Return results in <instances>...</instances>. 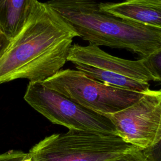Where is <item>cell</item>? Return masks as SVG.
<instances>
[{
  "label": "cell",
  "mask_w": 161,
  "mask_h": 161,
  "mask_svg": "<svg viewBox=\"0 0 161 161\" xmlns=\"http://www.w3.org/2000/svg\"><path fill=\"white\" fill-rule=\"evenodd\" d=\"M77 33L46 3L36 1L21 32L0 58V84L43 82L65 65Z\"/></svg>",
  "instance_id": "obj_1"
},
{
  "label": "cell",
  "mask_w": 161,
  "mask_h": 161,
  "mask_svg": "<svg viewBox=\"0 0 161 161\" xmlns=\"http://www.w3.org/2000/svg\"><path fill=\"white\" fill-rule=\"evenodd\" d=\"M77 36L97 47L126 49L144 58L161 47V30L116 17L88 0L46 2Z\"/></svg>",
  "instance_id": "obj_2"
},
{
  "label": "cell",
  "mask_w": 161,
  "mask_h": 161,
  "mask_svg": "<svg viewBox=\"0 0 161 161\" xmlns=\"http://www.w3.org/2000/svg\"><path fill=\"white\" fill-rule=\"evenodd\" d=\"M136 148L118 135L70 130L45 137L28 155L32 161H112Z\"/></svg>",
  "instance_id": "obj_3"
},
{
  "label": "cell",
  "mask_w": 161,
  "mask_h": 161,
  "mask_svg": "<svg viewBox=\"0 0 161 161\" xmlns=\"http://www.w3.org/2000/svg\"><path fill=\"white\" fill-rule=\"evenodd\" d=\"M67 60L92 79L130 91L144 93L150 89V81H157L143 58H121L94 45H72Z\"/></svg>",
  "instance_id": "obj_4"
},
{
  "label": "cell",
  "mask_w": 161,
  "mask_h": 161,
  "mask_svg": "<svg viewBox=\"0 0 161 161\" xmlns=\"http://www.w3.org/2000/svg\"><path fill=\"white\" fill-rule=\"evenodd\" d=\"M65 97L100 114L119 111L131 105L145 93L116 87L88 77L77 70H60L41 82Z\"/></svg>",
  "instance_id": "obj_5"
},
{
  "label": "cell",
  "mask_w": 161,
  "mask_h": 161,
  "mask_svg": "<svg viewBox=\"0 0 161 161\" xmlns=\"http://www.w3.org/2000/svg\"><path fill=\"white\" fill-rule=\"evenodd\" d=\"M24 99L52 123L65 126L69 130L117 135L109 118L82 107L40 82H29Z\"/></svg>",
  "instance_id": "obj_6"
},
{
  "label": "cell",
  "mask_w": 161,
  "mask_h": 161,
  "mask_svg": "<svg viewBox=\"0 0 161 161\" xmlns=\"http://www.w3.org/2000/svg\"><path fill=\"white\" fill-rule=\"evenodd\" d=\"M102 115L111 120L121 138L143 150L161 130V89H149L126 108Z\"/></svg>",
  "instance_id": "obj_7"
},
{
  "label": "cell",
  "mask_w": 161,
  "mask_h": 161,
  "mask_svg": "<svg viewBox=\"0 0 161 161\" xmlns=\"http://www.w3.org/2000/svg\"><path fill=\"white\" fill-rule=\"evenodd\" d=\"M99 5L116 17L161 30V0H128Z\"/></svg>",
  "instance_id": "obj_8"
},
{
  "label": "cell",
  "mask_w": 161,
  "mask_h": 161,
  "mask_svg": "<svg viewBox=\"0 0 161 161\" xmlns=\"http://www.w3.org/2000/svg\"><path fill=\"white\" fill-rule=\"evenodd\" d=\"M36 0H0V32L10 41L23 30Z\"/></svg>",
  "instance_id": "obj_9"
},
{
  "label": "cell",
  "mask_w": 161,
  "mask_h": 161,
  "mask_svg": "<svg viewBox=\"0 0 161 161\" xmlns=\"http://www.w3.org/2000/svg\"><path fill=\"white\" fill-rule=\"evenodd\" d=\"M143 60L147 67L157 79V81L161 82V47Z\"/></svg>",
  "instance_id": "obj_10"
},
{
  "label": "cell",
  "mask_w": 161,
  "mask_h": 161,
  "mask_svg": "<svg viewBox=\"0 0 161 161\" xmlns=\"http://www.w3.org/2000/svg\"><path fill=\"white\" fill-rule=\"evenodd\" d=\"M142 152L147 161H161V130L157 133L153 143Z\"/></svg>",
  "instance_id": "obj_11"
},
{
  "label": "cell",
  "mask_w": 161,
  "mask_h": 161,
  "mask_svg": "<svg viewBox=\"0 0 161 161\" xmlns=\"http://www.w3.org/2000/svg\"><path fill=\"white\" fill-rule=\"evenodd\" d=\"M112 161H147L142 150L138 148L127 152Z\"/></svg>",
  "instance_id": "obj_12"
},
{
  "label": "cell",
  "mask_w": 161,
  "mask_h": 161,
  "mask_svg": "<svg viewBox=\"0 0 161 161\" xmlns=\"http://www.w3.org/2000/svg\"><path fill=\"white\" fill-rule=\"evenodd\" d=\"M11 41L0 32V58L9 45Z\"/></svg>",
  "instance_id": "obj_13"
},
{
  "label": "cell",
  "mask_w": 161,
  "mask_h": 161,
  "mask_svg": "<svg viewBox=\"0 0 161 161\" xmlns=\"http://www.w3.org/2000/svg\"><path fill=\"white\" fill-rule=\"evenodd\" d=\"M21 161H32L31 160V158L28 157V153H27V155L23 158V159H22Z\"/></svg>",
  "instance_id": "obj_14"
}]
</instances>
